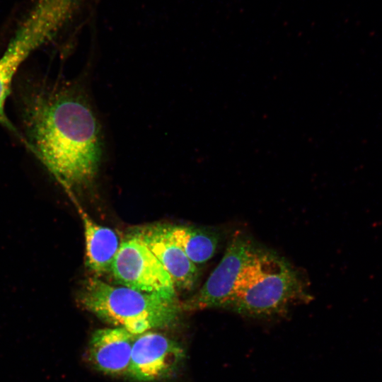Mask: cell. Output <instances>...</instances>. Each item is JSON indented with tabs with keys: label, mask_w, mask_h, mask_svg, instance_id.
<instances>
[{
	"label": "cell",
	"mask_w": 382,
	"mask_h": 382,
	"mask_svg": "<svg viewBox=\"0 0 382 382\" xmlns=\"http://www.w3.org/2000/svg\"><path fill=\"white\" fill-rule=\"evenodd\" d=\"M21 99L25 146L67 192L92 187L105 141L88 91L79 83L40 85Z\"/></svg>",
	"instance_id": "1"
},
{
	"label": "cell",
	"mask_w": 382,
	"mask_h": 382,
	"mask_svg": "<svg viewBox=\"0 0 382 382\" xmlns=\"http://www.w3.org/2000/svg\"><path fill=\"white\" fill-rule=\"evenodd\" d=\"M311 297L297 270L275 252L255 245L224 308L248 318H270Z\"/></svg>",
	"instance_id": "2"
},
{
	"label": "cell",
	"mask_w": 382,
	"mask_h": 382,
	"mask_svg": "<svg viewBox=\"0 0 382 382\" xmlns=\"http://www.w3.org/2000/svg\"><path fill=\"white\" fill-rule=\"evenodd\" d=\"M77 302L102 320L135 335L172 325L182 310L177 299L115 286L94 276L82 283Z\"/></svg>",
	"instance_id": "3"
},
{
	"label": "cell",
	"mask_w": 382,
	"mask_h": 382,
	"mask_svg": "<svg viewBox=\"0 0 382 382\" xmlns=\"http://www.w3.org/2000/svg\"><path fill=\"white\" fill-rule=\"evenodd\" d=\"M63 0H37L0 57V125L25 144L24 137L5 112L6 100L20 66L36 49L50 40L66 22Z\"/></svg>",
	"instance_id": "4"
},
{
	"label": "cell",
	"mask_w": 382,
	"mask_h": 382,
	"mask_svg": "<svg viewBox=\"0 0 382 382\" xmlns=\"http://www.w3.org/2000/svg\"><path fill=\"white\" fill-rule=\"evenodd\" d=\"M110 274L120 285L167 299H177L176 289L168 273L144 243L132 233L120 242Z\"/></svg>",
	"instance_id": "5"
},
{
	"label": "cell",
	"mask_w": 382,
	"mask_h": 382,
	"mask_svg": "<svg viewBox=\"0 0 382 382\" xmlns=\"http://www.w3.org/2000/svg\"><path fill=\"white\" fill-rule=\"evenodd\" d=\"M255 246L248 235L236 231L219 265L199 291L182 304V308L188 311L224 308Z\"/></svg>",
	"instance_id": "6"
},
{
	"label": "cell",
	"mask_w": 382,
	"mask_h": 382,
	"mask_svg": "<svg viewBox=\"0 0 382 382\" xmlns=\"http://www.w3.org/2000/svg\"><path fill=\"white\" fill-rule=\"evenodd\" d=\"M182 346L166 335L149 330L137 335L128 376L139 382H154L171 376L185 359Z\"/></svg>",
	"instance_id": "7"
},
{
	"label": "cell",
	"mask_w": 382,
	"mask_h": 382,
	"mask_svg": "<svg viewBox=\"0 0 382 382\" xmlns=\"http://www.w3.org/2000/svg\"><path fill=\"white\" fill-rule=\"evenodd\" d=\"M139 238L170 275L175 289L190 291L199 276L197 265L171 239L165 224L141 226L132 231Z\"/></svg>",
	"instance_id": "8"
},
{
	"label": "cell",
	"mask_w": 382,
	"mask_h": 382,
	"mask_svg": "<svg viewBox=\"0 0 382 382\" xmlns=\"http://www.w3.org/2000/svg\"><path fill=\"white\" fill-rule=\"evenodd\" d=\"M136 335L120 327L96 330L88 346V359L104 374L128 376Z\"/></svg>",
	"instance_id": "9"
},
{
	"label": "cell",
	"mask_w": 382,
	"mask_h": 382,
	"mask_svg": "<svg viewBox=\"0 0 382 382\" xmlns=\"http://www.w3.org/2000/svg\"><path fill=\"white\" fill-rule=\"evenodd\" d=\"M81 216L85 236L86 265L94 277L100 278L110 274L111 266L120 248L117 233L110 228L97 224L77 202L69 196Z\"/></svg>",
	"instance_id": "10"
},
{
	"label": "cell",
	"mask_w": 382,
	"mask_h": 382,
	"mask_svg": "<svg viewBox=\"0 0 382 382\" xmlns=\"http://www.w3.org/2000/svg\"><path fill=\"white\" fill-rule=\"evenodd\" d=\"M171 239L196 265L204 264L216 253L222 238L216 229L187 225H166Z\"/></svg>",
	"instance_id": "11"
}]
</instances>
